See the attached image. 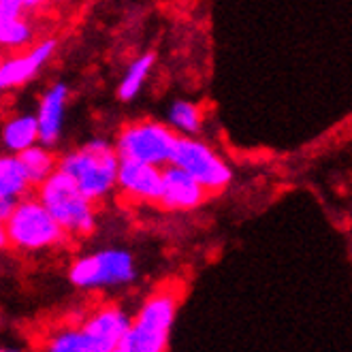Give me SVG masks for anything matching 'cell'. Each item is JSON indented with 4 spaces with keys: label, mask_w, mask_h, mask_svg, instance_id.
I'll return each instance as SVG.
<instances>
[{
    "label": "cell",
    "mask_w": 352,
    "mask_h": 352,
    "mask_svg": "<svg viewBox=\"0 0 352 352\" xmlns=\"http://www.w3.org/2000/svg\"><path fill=\"white\" fill-rule=\"evenodd\" d=\"M179 303L177 288H160L133 320L129 333L124 336L118 352H162L169 346V336L175 322Z\"/></svg>",
    "instance_id": "obj_1"
},
{
    "label": "cell",
    "mask_w": 352,
    "mask_h": 352,
    "mask_svg": "<svg viewBox=\"0 0 352 352\" xmlns=\"http://www.w3.org/2000/svg\"><path fill=\"white\" fill-rule=\"evenodd\" d=\"M120 154L107 141L94 139L60 160V169L67 171L92 201L105 199L118 186Z\"/></svg>",
    "instance_id": "obj_2"
},
{
    "label": "cell",
    "mask_w": 352,
    "mask_h": 352,
    "mask_svg": "<svg viewBox=\"0 0 352 352\" xmlns=\"http://www.w3.org/2000/svg\"><path fill=\"white\" fill-rule=\"evenodd\" d=\"M67 239L69 233L62 229L41 199H22L13 214L3 220V243H11L17 250H45L62 245Z\"/></svg>",
    "instance_id": "obj_3"
},
{
    "label": "cell",
    "mask_w": 352,
    "mask_h": 352,
    "mask_svg": "<svg viewBox=\"0 0 352 352\" xmlns=\"http://www.w3.org/2000/svg\"><path fill=\"white\" fill-rule=\"evenodd\" d=\"M38 199L69 235L81 237L94 231V201L88 199L79 188V184L60 167L38 186Z\"/></svg>",
    "instance_id": "obj_4"
},
{
    "label": "cell",
    "mask_w": 352,
    "mask_h": 352,
    "mask_svg": "<svg viewBox=\"0 0 352 352\" xmlns=\"http://www.w3.org/2000/svg\"><path fill=\"white\" fill-rule=\"evenodd\" d=\"M177 135L171 126L158 122H135L124 129L116 141L120 158H131L164 167L173 160Z\"/></svg>",
    "instance_id": "obj_5"
},
{
    "label": "cell",
    "mask_w": 352,
    "mask_h": 352,
    "mask_svg": "<svg viewBox=\"0 0 352 352\" xmlns=\"http://www.w3.org/2000/svg\"><path fill=\"white\" fill-rule=\"evenodd\" d=\"M137 276L135 261L126 250H100L77 258L69 278L79 288H107L133 282Z\"/></svg>",
    "instance_id": "obj_6"
},
{
    "label": "cell",
    "mask_w": 352,
    "mask_h": 352,
    "mask_svg": "<svg viewBox=\"0 0 352 352\" xmlns=\"http://www.w3.org/2000/svg\"><path fill=\"white\" fill-rule=\"evenodd\" d=\"M171 162L186 169L190 175H195L210 195L224 190L233 177L229 164H226L210 146H205L203 141H197L190 137L177 139Z\"/></svg>",
    "instance_id": "obj_7"
},
{
    "label": "cell",
    "mask_w": 352,
    "mask_h": 352,
    "mask_svg": "<svg viewBox=\"0 0 352 352\" xmlns=\"http://www.w3.org/2000/svg\"><path fill=\"white\" fill-rule=\"evenodd\" d=\"M207 195L210 192L205 190V186L177 164L169 162L162 169V195L158 203L164 210H195Z\"/></svg>",
    "instance_id": "obj_8"
},
{
    "label": "cell",
    "mask_w": 352,
    "mask_h": 352,
    "mask_svg": "<svg viewBox=\"0 0 352 352\" xmlns=\"http://www.w3.org/2000/svg\"><path fill=\"white\" fill-rule=\"evenodd\" d=\"M118 188L135 201L158 203L162 195V169L150 162L122 158L118 171Z\"/></svg>",
    "instance_id": "obj_9"
},
{
    "label": "cell",
    "mask_w": 352,
    "mask_h": 352,
    "mask_svg": "<svg viewBox=\"0 0 352 352\" xmlns=\"http://www.w3.org/2000/svg\"><path fill=\"white\" fill-rule=\"evenodd\" d=\"M131 318L122 312L116 305L100 307L96 312L81 324V329L86 331L94 352H118L124 336L131 329Z\"/></svg>",
    "instance_id": "obj_10"
},
{
    "label": "cell",
    "mask_w": 352,
    "mask_h": 352,
    "mask_svg": "<svg viewBox=\"0 0 352 352\" xmlns=\"http://www.w3.org/2000/svg\"><path fill=\"white\" fill-rule=\"evenodd\" d=\"M54 47H56L54 41H43V43L30 50L28 54L5 60L3 67H0V88L9 90V88H17L26 84V81L32 79L36 71L45 65Z\"/></svg>",
    "instance_id": "obj_11"
},
{
    "label": "cell",
    "mask_w": 352,
    "mask_h": 352,
    "mask_svg": "<svg viewBox=\"0 0 352 352\" xmlns=\"http://www.w3.org/2000/svg\"><path fill=\"white\" fill-rule=\"evenodd\" d=\"M69 90L65 84H56L38 105V129H41V143L43 146H54L58 141L62 118H65V105H67Z\"/></svg>",
    "instance_id": "obj_12"
},
{
    "label": "cell",
    "mask_w": 352,
    "mask_h": 352,
    "mask_svg": "<svg viewBox=\"0 0 352 352\" xmlns=\"http://www.w3.org/2000/svg\"><path fill=\"white\" fill-rule=\"evenodd\" d=\"M41 141V129L36 116H17L5 124L3 143L11 154H19Z\"/></svg>",
    "instance_id": "obj_13"
},
{
    "label": "cell",
    "mask_w": 352,
    "mask_h": 352,
    "mask_svg": "<svg viewBox=\"0 0 352 352\" xmlns=\"http://www.w3.org/2000/svg\"><path fill=\"white\" fill-rule=\"evenodd\" d=\"M30 179L17 154L0 158V199H17L24 197L30 188Z\"/></svg>",
    "instance_id": "obj_14"
},
{
    "label": "cell",
    "mask_w": 352,
    "mask_h": 352,
    "mask_svg": "<svg viewBox=\"0 0 352 352\" xmlns=\"http://www.w3.org/2000/svg\"><path fill=\"white\" fill-rule=\"evenodd\" d=\"M17 156H19V160H22L32 186H41L60 167V164L56 162V158H54V154L47 150V146H36V143H34V146H30L24 152H19Z\"/></svg>",
    "instance_id": "obj_15"
},
{
    "label": "cell",
    "mask_w": 352,
    "mask_h": 352,
    "mask_svg": "<svg viewBox=\"0 0 352 352\" xmlns=\"http://www.w3.org/2000/svg\"><path fill=\"white\" fill-rule=\"evenodd\" d=\"M154 60H156L154 54H146V56L137 58L129 67L126 75H124V79L118 86V96L122 100H133L139 94V90L143 88V81H146V77L150 75V71L154 67Z\"/></svg>",
    "instance_id": "obj_16"
},
{
    "label": "cell",
    "mask_w": 352,
    "mask_h": 352,
    "mask_svg": "<svg viewBox=\"0 0 352 352\" xmlns=\"http://www.w3.org/2000/svg\"><path fill=\"white\" fill-rule=\"evenodd\" d=\"M50 352H94L92 342L84 329H60L47 338Z\"/></svg>",
    "instance_id": "obj_17"
},
{
    "label": "cell",
    "mask_w": 352,
    "mask_h": 352,
    "mask_svg": "<svg viewBox=\"0 0 352 352\" xmlns=\"http://www.w3.org/2000/svg\"><path fill=\"white\" fill-rule=\"evenodd\" d=\"M169 122L175 131H179L184 135H197L201 129L203 116H201V109L195 105V102L177 100L169 109Z\"/></svg>",
    "instance_id": "obj_18"
},
{
    "label": "cell",
    "mask_w": 352,
    "mask_h": 352,
    "mask_svg": "<svg viewBox=\"0 0 352 352\" xmlns=\"http://www.w3.org/2000/svg\"><path fill=\"white\" fill-rule=\"evenodd\" d=\"M32 38L30 26L22 19H9V22H0V43L5 47H22Z\"/></svg>",
    "instance_id": "obj_19"
},
{
    "label": "cell",
    "mask_w": 352,
    "mask_h": 352,
    "mask_svg": "<svg viewBox=\"0 0 352 352\" xmlns=\"http://www.w3.org/2000/svg\"><path fill=\"white\" fill-rule=\"evenodd\" d=\"M24 7H26V0H0V22L17 19Z\"/></svg>",
    "instance_id": "obj_20"
},
{
    "label": "cell",
    "mask_w": 352,
    "mask_h": 352,
    "mask_svg": "<svg viewBox=\"0 0 352 352\" xmlns=\"http://www.w3.org/2000/svg\"><path fill=\"white\" fill-rule=\"evenodd\" d=\"M41 3H43V0H26V7L32 9V7H38Z\"/></svg>",
    "instance_id": "obj_21"
}]
</instances>
